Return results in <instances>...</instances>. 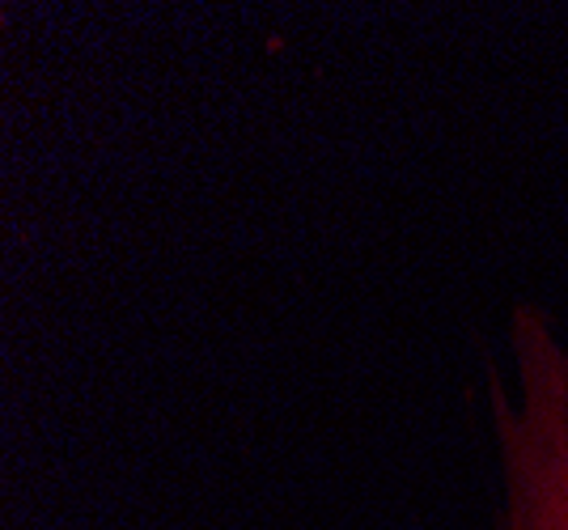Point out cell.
Masks as SVG:
<instances>
[{"mask_svg":"<svg viewBox=\"0 0 568 530\" xmlns=\"http://www.w3.org/2000/svg\"><path fill=\"white\" fill-rule=\"evenodd\" d=\"M518 386L505 390L488 361V404L500 450L497 530H568V344L547 310L521 302L509 318Z\"/></svg>","mask_w":568,"mask_h":530,"instance_id":"obj_1","label":"cell"}]
</instances>
